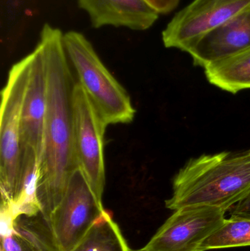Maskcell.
Here are the masks:
<instances>
[{"label":"cell","instance_id":"8992f818","mask_svg":"<svg viewBox=\"0 0 250 251\" xmlns=\"http://www.w3.org/2000/svg\"><path fill=\"white\" fill-rule=\"evenodd\" d=\"M105 210L80 170L70 176L66 191L52 213L45 218L60 251H71Z\"/></svg>","mask_w":250,"mask_h":251},{"label":"cell","instance_id":"30bf717a","mask_svg":"<svg viewBox=\"0 0 250 251\" xmlns=\"http://www.w3.org/2000/svg\"><path fill=\"white\" fill-rule=\"evenodd\" d=\"M250 48V5L198 38L188 50L195 66L205 68Z\"/></svg>","mask_w":250,"mask_h":251},{"label":"cell","instance_id":"3957f363","mask_svg":"<svg viewBox=\"0 0 250 251\" xmlns=\"http://www.w3.org/2000/svg\"><path fill=\"white\" fill-rule=\"evenodd\" d=\"M69 62L80 84L107 125L133 122L136 110L125 88L101 61L85 35L71 30L63 35Z\"/></svg>","mask_w":250,"mask_h":251},{"label":"cell","instance_id":"7a4b0ae2","mask_svg":"<svg viewBox=\"0 0 250 251\" xmlns=\"http://www.w3.org/2000/svg\"><path fill=\"white\" fill-rule=\"evenodd\" d=\"M170 210L211 206L226 212L250 192V150L202 155L189 160L173 180Z\"/></svg>","mask_w":250,"mask_h":251},{"label":"cell","instance_id":"9c48e42d","mask_svg":"<svg viewBox=\"0 0 250 251\" xmlns=\"http://www.w3.org/2000/svg\"><path fill=\"white\" fill-rule=\"evenodd\" d=\"M29 81L22 108L21 153L33 152L42 159L46 116V75L42 47L38 43L30 53Z\"/></svg>","mask_w":250,"mask_h":251},{"label":"cell","instance_id":"5bb4252c","mask_svg":"<svg viewBox=\"0 0 250 251\" xmlns=\"http://www.w3.org/2000/svg\"><path fill=\"white\" fill-rule=\"evenodd\" d=\"M118 225L104 210L70 251H132Z\"/></svg>","mask_w":250,"mask_h":251},{"label":"cell","instance_id":"2e32d148","mask_svg":"<svg viewBox=\"0 0 250 251\" xmlns=\"http://www.w3.org/2000/svg\"><path fill=\"white\" fill-rule=\"evenodd\" d=\"M157 13L168 14L179 5L180 0H145Z\"/></svg>","mask_w":250,"mask_h":251},{"label":"cell","instance_id":"7c38bea8","mask_svg":"<svg viewBox=\"0 0 250 251\" xmlns=\"http://www.w3.org/2000/svg\"><path fill=\"white\" fill-rule=\"evenodd\" d=\"M1 251H60L41 212L1 220Z\"/></svg>","mask_w":250,"mask_h":251},{"label":"cell","instance_id":"8fae6325","mask_svg":"<svg viewBox=\"0 0 250 251\" xmlns=\"http://www.w3.org/2000/svg\"><path fill=\"white\" fill-rule=\"evenodd\" d=\"M88 13L91 26L126 27L135 31L150 29L158 20L157 13L145 0H76Z\"/></svg>","mask_w":250,"mask_h":251},{"label":"cell","instance_id":"6da1fadb","mask_svg":"<svg viewBox=\"0 0 250 251\" xmlns=\"http://www.w3.org/2000/svg\"><path fill=\"white\" fill-rule=\"evenodd\" d=\"M58 28L44 24L38 42L44 51L47 108L44 146L39 166L38 196L41 215L48 218L57 208L76 169L73 150L72 97L75 83Z\"/></svg>","mask_w":250,"mask_h":251},{"label":"cell","instance_id":"4fadbf2b","mask_svg":"<svg viewBox=\"0 0 250 251\" xmlns=\"http://www.w3.org/2000/svg\"><path fill=\"white\" fill-rule=\"evenodd\" d=\"M208 82L223 91L236 94L250 89V48L205 69Z\"/></svg>","mask_w":250,"mask_h":251},{"label":"cell","instance_id":"e0dca14e","mask_svg":"<svg viewBox=\"0 0 250 251\" xmlns=\"http://www.w3.org/2000/svg\"><path fill=\"white\" fill-rule=\"evenodd\" d=\"M230 210V217L250 219V192Z\"/></svg>","mask_w":250,"mask_h":251},{"label":"cell","instance_id":"5b68a950","mask_svg":"<svg viewBox=\"0 0 250 251\" xmlns=\"http://www.w3.org/2000/svg\"><path fill=\"white\" fill-rule=\"evenodd\" d=\"M72 106L76 168L94 194L103 201L106 184L104 134L108 125L78 82L73 87Z\"/></svg>","mask_w":250,"mask_h":251},{"label":"cell","instance_id":"ba28073f","mask_svg":"<svg viewBox=\"0 0 250 251\" xmlns=\"http://www.w3.org/2000/svg\"><path fill=\"white\" fill-rule=\"evenodd\" d=\"M250 5V0H194L169 22L163 44L187 52L198 38Z\"/></svg>","mask_w":250,"mask_h":251},{"label":"cell","instance_id":"9a60e30c","mask_svg":"<svg viewBox=\"0 0 250 251\" xmlns=\"http://www.w3.org/2000/svg\"><path fill=\"white\" fill-rule=\"evenodd\" d=\"M247 246H250V219L230 217L203 242L200 251Z\"/></svg>","mask_w":250,"mask_h":251},{"label":"cell","instance_id":"52a82bcc","mask_svg":"<svg viewBox=\"0 0 250 251\" xmlns=\"http://www.w3.org/2000/svg\"><path fill=\"white\" fill-rule=\"evenodd\" d=\"M226 211L211 206L180 208L142 248L146 251H200L203 242L224 223Z\"/></svg>","mask_w":250,"mask_h":251},{"label":"cell","instance_id":"277c9868","mask_svg":"<svg viewBox=\"0 0 250 251\" xmlns=\"http://www.w3.org/2000/svg\"><path fill=\"white\" fill-rule=\"evenodd\" d=\"M30 68L29 54L13 65L1 91L0 108L1 216L10 214L20 173L22 108Z\"/></svg>","mask_w":250,"mask_h":251},{"label":"cell","instance_id":"ac0fdd59","mask_svg":"<svg viewBox=\"0 0 250 251\" xmlns=\"http://www.w3.org/2000/svg\"><path fill=\"white\" fill-rule=\"evenodd\" d=\"M132 251H146L143 250V249H139V250H132Z\"/></svg>","mask_w":250,"mask_h":251}]
</instances>
